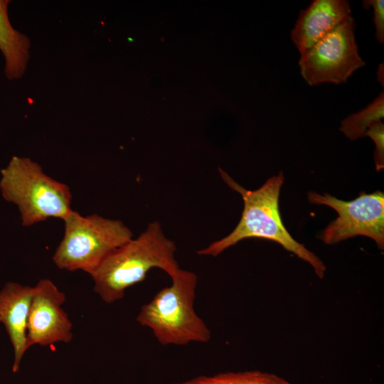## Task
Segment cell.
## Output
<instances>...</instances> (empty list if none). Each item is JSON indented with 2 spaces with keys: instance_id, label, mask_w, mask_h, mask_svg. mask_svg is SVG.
Masks as SVG:
<instances>
[{
  "instance_id": "6da1fadb",
  "label": "cell",
  "mask_w": 384,
  "mask_h": 384,
  "mask_svg": "<svg viewBox=\"0 0 384 384\" xmlns=\"http://www.w3.org/2000/svg\"><path fill=\"white\" fill-rule=\"evenodd\" d=\"M218 170L226 184L241 195L244 208L235 229L227 236L199 250L198 255L217 257L242 240L264 238L280 244L287 251L309 263L316 274L323 278L326 270L324 262L303 244L296 241L282 221L279 196L284 182L282 172L269 178L258 189L251 191L242 187L223 169Z\"/></svg>"
},
{
  "instance_id": "7a4b0ae2",
  "label": "cell",
  "mask_w": 384,
  "mask_h": 384,
  "mask_svg": "<svg viewBox=\"0 0 384 384\" xmlns=\"http://www.w3.org/2000/svg\"><path fill=\"white\" fill-rule=\"evenodd\" d=\"M176 251L175 242L165 235L159 222H151L102 262L90 275L93 289L103 302L112 304L122 299L127 288L144 280L152 268L171 277L180 269Z\"/></svg>"
},
{
  "instance_id": "3957f363",
  "label": "cell",
  "mask_w": 384,
  "mask_h": 384,
  "mask_svg": "<svg viewBox=\"0 0 384 384\" xmlns=\"http://www.w3.org/2000/svg\"><path fill=\"white\" fill-rule=\"evenodd\" d=\"M171 279L169 287L141 307L137 321L149 328L163 346L208 342L210 331L194 309L197 275L179 269Z\"/></svg>"
},
{
  "instance_id": "277c9868",
  "label": "cell",
  "mask_w": 384,
  "mask_h": 384,
  "mask_svg": "<svg viewBox=\"0 0 384 384\" xmlns=\"http://www.w3.org/2000/svg\"><path fill=\"white\" fill-rule=\"evenodd\" d=\"M0 191L4 200L17 206L25 227L50 218L63 220L73 210L69 186L28 157L14 156L1 170Z\"/></svg>"
},
{
  "instance_id": "5b68a950",
  "label": "cell",
  "mask_w": 384,
  "mask_h": 384,
  "mask_svg": "<svg viewBox=\"0 0 384 384\" xmlns=\"http://www.w3.org/2000/svg\"><path fill=\"white\" fill-rule=\"evenodd\" d=\"M63 221L64 235L53 255L61 270L91 275L112 252L133 238L122 221L95 213L83 216L72 210Z\"/></svg>"
},
{
  "instance_id": "8992f818",
  "label": "cell",
  "mask_w": 384,
  "mask_h": 384,
  "mask_svg": "<svg viewBox=\"0 0 384 384\" xmlns=\"http://www.w3.org/2000/svg\"><path fill=\"white\" fill-rule=\"evenodd\" d=\"M365 64L358 53L352 16L302 54L299 60L301 75L311 86L345 83Z\"/></svg>"
},
{
  "instance_id": "52a82bcc",
  "label": "cell",
  "mask_w": 384,
  "mask_h": 384,
  "mask_svg": "<svg viewBox=\"0 0 384 384\" xmlns=\"http://www.w3.org/2000/svg\"><path fill=\"white\" fill-rule=\"evenodd\" d=\"M311 203L326 205L334 208L338 217L331 221L320 238L326 245H333L357 235L372 238L379 249L384 248V193L365 191L353 201H345L324 193H308Z\"/></svg>"
},
{
  "instance_id": "ba28073f",
  "label": "cell",
  "mask_w": 384,
  "mask_h": 384,
  "mask_svg": "<svg viewBox=\"0 0 384 384\" xmlns=\"http://www.w3.org/2000/svg\"><path fill=\"white\" fill-rule=\"evenodd\" d=\"M28 321V343L48 346L73 339V324L62 306L66 297L49 279H41L33 287Z\"/></svg>"
},
{
  "instance_id": "9c48e42d",
  "label": "cell",
  "mask_w": 384,
  "mask_h": 384,
  "mask_svg": "<svg viewBox=\"0 0 384 384\" xmlns=\"http://www.w3.org/2000/svg\"><path fill=\"white\" fill-rule=\"evenodd\" d=\"M351 16L346 0H314L300 11L291 40L302 55Z\"/></svg>"
},
{
  "instance_id": "30bf717a",
  "label": "cell",
  "mask_w": 384,
  "mask_h": 384,
  "mask_svg": "<svg viewBox=\"0 0 384 384\" xmlns=\"http://www.w3.org/2000/svg\"><path fill=\"white\" fill-rule=\"evenodd\" d=\"M33 291V287L16 282H7L0 291V323L4 325L14 348V373L18 371L29 348L28 321Z\"/></svg>"
},
{
  "instance_id": "8fae6325",
  "label": "cell",
  "mask_w": 384,
  "mask_h": 384,
  "mask_svg": "<svg viewBox=\"0 0 384 384\" xmlns=\"http://www.w3.org/2000/svg\"><path fill=\"white\" fill-rule=\"evenodd\" d=\"M7 0H0V50L5 59V74L10 80L20 78L29 58L28 38L15 30L9 15Z\"/></svg>"
},
{
  "instance_id": "7c38bea8",
  "label": "cell",
  "mask_w": 384,
  "mask_h": 384,
  "mask_svg": "<svg viewBox=\"0 0 384 384\" xmlns=\"http://www.w3.org/2000/svg\"><path fill=\"white\" fill-rule=\"evenodd\" d=\"M384 117V93L382 91L363 110L352 113L341 122L340 131L351 141L365 137L368 128Z\"/></svg>"
},
{
  "instance_id": "4fadbf2b",
  "label": "cell",
  "mask_w": 384,
  "mask_h": 384,
  "mask_svg": "<svg viewBox=\"0 0 384 384\" xmlns=\"http://www.w3.org/2000/svg\"><path fill=\"white\" fill-rule=\"evenodd\" d=\"M177 384H293L273 373L260 370L228 372L210 376L201 375Z\"/></svg>"
},
{
  "instance_id": "5bb4252c",
  "label": "cell",
  "mask_w": 384,
  "mask_h": 384,
  "mask_svg": "<svg viewBox=\"0 0 384 384\" xmlns=\"http://www.w3.org/2000/svg\"><path fill=\"white\" fill-rule=\"evenodd\" d=\"M365 136L375 143L374 161L377 171L384 168V124L382 121L373 123L366 130Z\"/></svg>"
},
{
  "instance_id": "9a60e30c",
  "label": "cell",
  "mask_w": 384,
  "mask_h": 384,
  "mask_svg": "<svg viewBox=\"0 0 384 384\" xmlns=\"http://www.w3.org/2000/svg\"><path fill=\"white\" fill-rule=\"evenodd\" d=\"M363 6L368 9L370 6L373 9V23L375 28V38L381 44L384 43V1L366 0Z\"/></svg>"
},
{
  "instance_id": "2e32d148",
  "label": "cell",
  "mask_w": 384,
  "mask_h": 384,
  "mask_svg": "<svg viewBox=\"0 0 384 384\" xmlns=\"http://www.w3.org/2000/svg\"><path fill=\"white\" fill-rule=\"evenodd\" d=\"M383 71H384V69H383V63H382L378 68V71H377V79L380 82V84H382V85L383 86V82H384V78H383Z\"/></svg>"
}]
</instances>
